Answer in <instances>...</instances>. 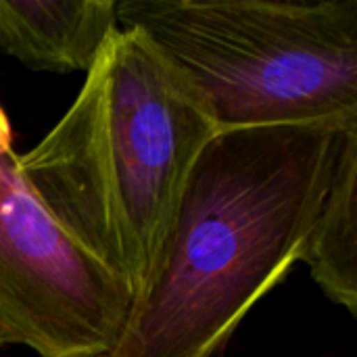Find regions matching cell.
I'll return each instance as SVG.
<instances>
[{"instance_id":"cell-4","label":"cell","mask_w":357,"mask_h":357,"mask_svg":"<svg viewBox=\"0 0 357 357\" xmlns=\"http://www.w3.org/2000/svg\"><path fill=\"white\" fill-rule=\"evenodd\" d=\"M132 310L123 284L48 218L23 176L0 195V347L102 357Z\"/></svg>"},{"instance_id":"cell-7","label":"cell","mask_w":357,"mask_h":357,"mask_svg":"<svg viewBox=\"0 0 357 357\" xmlns=\"http://www.w3.org/2000/svg\"><path fill=\"white\" fill-rule=\"evenodd\" d=\"M21 178L19 172V155L13 151V132L6 113L0 109V195L13 182Z\"/></svg>"},{"instance_id":"cell-2","label":"cell","mask_w":357,"mask_h":357,"mask_svg":"<svg viewBox=\"0 0 357 357\" xmlns=\"http://www.w3.org/2000/svg\"><path fill=\"white\" fill-rule=\"evenodd\" d=\"M218 134L192 79L144 31L117 27L65 115L19 157V172L134 307L163 259L190 172Z\"/></svg>"},{"instance_id":"cell-3","label":"cell","mask_w":357,"mask_h":357,"mask_svg":"<svg viewBox=\"0 0 357 357\" xmlns=\"http://www.w3.org/2000/svg\"><path fill=\"white\" fill-rule=\"evenodd\" d=\"M220 132L357 119V0H119Z\"/></svg>"},{"instance_id":"cell-5","label":"cell","mask_w":357,"mask_h":357,"mask_svg":"<svg viewBox=\"0 0 357 357\" xmlns=\"http://www.w3.org/2000/svg\"><path fill=\"white\" fill-rule=\"evenodd\" d=\"M119 0H0V52L27 69L88 73L119 27Z\"/></svg>"},{"instance_id":"cell-1","label":"cell","mask_w":357,"mask_h":357,"mask_svg":"<svg viewBox=\"0 0 357 357\" xmlns=\"http://www.w3.org/2000/svg\"><path fill=\"white\" fill-rule=\"evenodd\" d=\"M351 121L220 132L197 159L149 293L102 357H215L301 264Z\"/></svg>"},{"instance_id":"cell-6","label":"cell","mask_w":357,"mask_h":357,"mask_svg":"<svg viewBox=\"0 0 357 357\" xmlns=\"http://www.w3.org/2000/svg\"><path fill=\"white\" fill-rule=\"evenodd\" d=\"M301 264L328 301L357 316V126L347 128L341 151L310 228Z\"/></svg>"}]
</instances>
